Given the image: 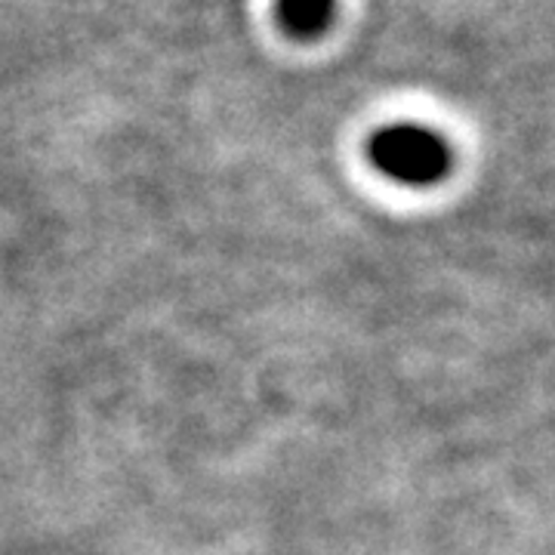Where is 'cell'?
Returning <instances> with one entry per match:
<instances>
[{
  "label": "cell",
  "mask_w": 555,
  "mask_h": 555,
  "mask_svg": "<svg viewBox=\"0 0 555 555\" xmlns=\"http://www.w3.org/2000/svg\"><path fill=\"white\" fill-rule=\"evenodd\" d=\"M367 155L379 173L408 185H429L451 170V145L420 124H392L377 130L367 142Z\"/></svg>",
  "instance_id": "1"
},
{
  "label": "cell",
  "mask_w": 555,
  "mask_h": 555,
  "mask_svg": "<svg viewBox=\"0 0 555 555\" xmlns=\"http://www.w3.org/2000/svg\"><path fill=\"white\" fill-rule=\"evenodd\" d=\"M337 13V0H275V20L284 38L294 43H315L321 40Z\"/></svg>",
  "instance_id": "2"
}]
</instances>
